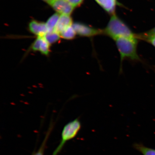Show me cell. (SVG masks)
<instances>
[{"instance_id":"cell-16","label":"cell","mask_w":155,"mask_h":155,"mask_svg":"<svg viewBox=\"0 0 155 155\" xmlns=\"http://www.w3.org/2000/svg\"><path fill=\"white\" fill-rule=\"evenodd\" d=\"M66 1L75 8L80 6L83 2L84 0H66Z\"/></svg>"},{"instance_id":"cell-2","label":"cell","mask_w":155,"mask_h":155,"mask_svg":"<svg viewBox=\"0 0 155 155\" xmlns=\"http://www.w3.org/2000/svg\"><path fill=\"white\" fill-rule=\"evenodd\" d=\"M103 31V34L106 35L115 40L120 37H137L126 24L115 14H113L107 27Z\"/></svg>"},{"instance_id":"cell-6","label":"cell","mask_w":155,"mask_h":155,"mask_svg":"<svg viewBox=\"0 0 155 155\" xmlns=\"http://www.w3.org/2000/svg\"><path fill=\"white\" fill-rule=\"evenodd\" d=\"M28 28L31 33L37 37H44L48 31L46 23L36 20L29 22Z\"/></svg>"},{"instance_id":"cell-7","label":"cell","mask_w":155,"mask_h":155,"mask_svg":"<svg viewBox=\"0 0 155 155\" xmlns=\"http://www.w3.org/2000/svg\"><path fill=\"white\" fill-rule=\"evenodd\" d=\"M73 24L70 15H60L55 31L60 34L66 28L72 26Z\"/></svg>"},{"instance_id":"cell-17","label":"cell","mask_w":155,"mask_h":155,"mask_svg":"<svg viewBox=\"0 0 155 155\" xmlns=\"http://www.w3.org/2000/svg\"><path fill=\"white\" fill-rule=\"evenodd\" d=\"M143 40L147 41L155 48V35L145 38Z\"/></svg>"},{"instance_id":"cell-13","label":"cell","mask_w":155,"mask_h":155,"mask_svg":"<svg viewBox=\"0 0 155 155\" xmlns=\"http://www.w3.org/2000/svg\"><path fill=\"white\" fill-rule=\"evenodd\" d=\"M50 47H51V45L47 41L45 38L43 37L41 44L39 52H40L43 55L48 57L49 55L50 52H51Z\"/></svg>"},{"instance_id":"cell-8","label":"cell","mask_w":155,"mask_h":155,"mask_svg":"<svg viewBox=\"0 0 155 155\" xmlns=\"http://www.w3.org/2000/svg\"><path fill=\"white\" fill-rule=\"evenodd\" d=\"M101 7L109 14H113L116 6V0H95Z\"/></svg>"},{"instance_id":"cell-10","label":"cell","mask_w":155,"mask_h":155,"mask_svg":"<svg viewBox=\"0 0 155 155\" xmlns=\"http://www.w3.org/2000/svg\"><path fill=\"white\" fill-rule=\"evenodd\" d=\"M44 37L51 45L57 42L61 38L60 34L55 30L48 31Z\"/></svg>"},{"instance_id":"cell-11","label":"cell","mask_w":155,"mask_h":155,"mask_svg":"<svg viewBox=\"0 0 155 155\" xmlns=\"http://www.w3.org/2000/svg\"><path fill=\"white\" fill-rule=\"evenodd\" d=\"M60 17V15L59 14L56 13L52 15L48 19L47 21L46 22V24L47 26L48 31L55 30Z\"/></svg>"},{"instance_id":"cell-5","label":"cell","mask_w":155,"mask_h":155,"mask_svg":"<svg viewBox=\"0 0 155 155\" xmlns=\"http://www.w3.org/2000/svg\"><path fill=\"white\" fill-rule=\"evenodd\" d=\"M50 5L60 15H70L75 8L66 0H54Z\"/></svg>"},{"instance_id":"cell-3","label":"cell","mask_w":155,"mask_h":155,"mask_svg":"<svg viewBox=\"0 0 155 155\" xmlns=\"http://www.w3.org/2000/svg\"><path fill=\"white\" fill-rule=\"evenodd\" d=\"M81 127V124L78 119H75L69 122L64 126L62 133V140L61 143L53 155H58L64 147L65 143L72 139L74 138L79 132Z\"/></svg>"},{"instance_id":"cell-18","label":"cell","mask_w":155,"mask_h":155,"mask_svg":"<svg viewBox=\"0 0 155 155\" xmlns=\"http://www.w3.org/2000/svg\"><path fill=\"white\" fill-rule=\"evenodd\" d=\"M42 1H44L45 2L47 3L50 5L54 0H42Z\"/></svg>"},{"instance_id":"cell-4","label":"cell","mask_w":155,"mask_h":155,"mask_svg":"<svg viewBox=\"0 0 155 155\" xmlns=\"http://www.w3.org/2000/svg\"><path fill=\"white\" fill-rule=\"evenodd\" d=\"M76 34L80 36L92 37L103 34V31L97 29L81 22H76L72 25Z\"/></svg>"},{"instance_id":"cell-14","label":"cell","mask_w":155,"mask_h":155,"mask_svg":"<svg viewBox=\"0 0 155 155\" xmlns=\"http://www.w3.org/2000/svg\"><path fill=\"white\" fill-rule=\"evenodd\" d=\"M50 134V131H49L48 133L46 136L45 138V140L43 142L40 148L33 155H44V153L45 149V146L47 140L48 138V135Z\"/></svg>"},{"instance_id":"cell-15","label":"cell","mask_w":155,"mask_h":155,"mask_svg":"<svg viewBox=\"0 0 155 155\" xmlns=\"http://www.w3.org/2000/svg\"><path fill=\"white\" fill-rule=\"evenodd\" d=\"M155 35V27L145 33L137 35V38H138V39L143 40L145 38L151 36V35Z\"/></svg>"},{"instance_id":"cell-1","label":"cell","mask_w":155,"mask_h":155,"mask_svg":"<svg viewBox=\"0 0 155 155\" xmlns=\"http://www.w3.org/2000/svg\"><path fill=\"white\" fill-rule=\"evenodd\" d=\"M138 40L137 37H123L114 40L120 54L121 64L125 59L134 61H140L137 54Z\"/></svg>"},{"instance_id":"cell-12","label":"cell","mask_w":155,"mask_h":155,"mask_svg":"<svg viewBox=\"0 0 155 155\" xmlns=\"http://www.w3.org/2000/svg\"><path fill=\"white\" fill-rule=\"evenodd\" d=\"M60 35L61 38L66 40H72L75 38L77 34L72 25L62 31Z\"/></svg>"},{"instance_id":"cell-9","label":"cell","mask_w":155,"mask_h":155,"mask_svg":"<svg viewBox=\"0 0 155 155\" xmlns=\"http://www.w3.org/2000/svg\"><path fill=\"white\" fill-rule=\"evenodd\" d=\"M132 147L143 155H155V150L145 146L141 143H135Z\"/></svg>"}]
</instances>
